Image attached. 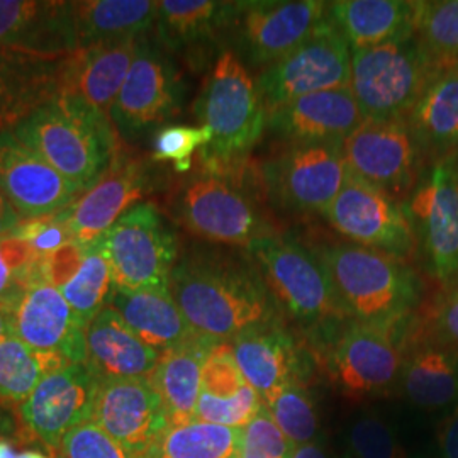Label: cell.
I'll return each mask as SVG.
<instances>
[{"label": "cell", "instance_id": "obj_1", "mask_svg": "<svg viewBox=\"0 0 458 458\" xmlns=\"http://www.w3.org/2000/svg\"><path fill=\"white\" fill-rule=\"evenodd\" d=\"M168 289L191 327L214 342H231L253 327L282 321L251 255L219 246L191 248L175 263Z\"/></svg>", "mask_w": 458, "mask_h": 458}, {"label": "cell", "instance_id": "obj_2", "mask_svg": "<svg viewBox=\"0 0 458 458\" xmlns=\"http://www.w3.org/2000/svg\"><path fill=\"white\" fill-rule=\"evenodd\" d=\"M348 318L369 327H404L421 306V282L408 263L355 243L314 250Z\"/></svg>", "mask_w": 458, "mask_h": 458}, {"label": "cell", "instance_id": "obj_3", "mask_svg": "<svg viewBox=\"0 0 458 458\" xmlns=\"http://www.w3.org/2000/svg\"><path fill=\"white\" fill-rule=\"evenodd\" d=\"M199 126L213 140L199 155L200 172L236 175L246 172L250 151L267 130V111L257 82L234 51H225L202 83L194 104Z\"/></svg>", "mask_w": 458, "mask_h": 458}, {"label": "cell", "instance_id": "obj_4", "mask_svg": "<svg viewBox=\"0 0 458 458\" xmlns=\"http://www.w3.org/2000/svg\"><path fill=\"white\" fill-rule=\"evenodd\" d=\"M81 192L94 187L121 153L109 115L73 98H51L13 130Z\"/></svg>", "mask_w": 458, "mask_h": 458}, {"label": "cell", "instance_id": "obj_5", "mask_svg": "<svg viewBox=\"0 0 458 458\" xmlns=\"http://www.w3.org/2000/svg\"><path fill=\"white\" fill-rule=\"evenodd\" d=\"M248 253L260 268L278 308L314 338L335 335L352 321L325 265L294 238L274 233L255 242Z\"/></svg>", "mask_w": 458, "mask_h": 458}, {"label": "cell", "instance_id": "obj_6", "mask_svg": "<svg viewBox=\"0 0 458 458\" xmlns=\"http://www.w3.org/2000/svg\"><path fill=\"white\" fill-rule=\"evenodd\" d=\"M440 70L414 36L353 49L350 90L363 121L408 119Z\"/></svg>", "mask_w": 458, "mask_h": 458}, {"label": "cell", "instance_id": "obj_7", "mask_svg": "<svg viewBox=\"0 0 458 458\" xmlns=\"http://www.w3.org/2000/svg\"><path fill=\"white\" fill-rule=\"evenodd\" d=\"M183 228L216 245L250 248L276 233L257 197L246 189L245 172L216 175L199 172L185 182L174 200Z\"/></svg>", "mask_w": 458, "mask_h": 458}, {"label": "cell", "instance_id": "obj_8", "mask_svg": "<svg viewBox=\"0 0 458 458\" xmlns=\"http://www.w3.org/2000/svg\"><path fill=\"white\" fill-rule=\"evenodd\" d=\"M411 323L387 329L348 321L340 327L321 353L335 389L357 404L397 393Z\"/></svg>", "mask_w": 458, "mask_h": 458}, {"label": "cell", "instance_id": "obj_9", "mask_svg": "<svg viewBox=\"0 0 458 458\" xmlns=\"http://www.w3.org/2000/svg\"><path fill=\"white\" fill-rule=\"evenodd\" d=\"M115 287L126 291H166L179 260L174 228L153 202H140L102 236Z\"/></svg>", "mask_w": 458, "mask_h": 458}, {"label": "cell", "instance_id": "obj_10", "mask_svg": "<svg viewBox=\"0 0 458 458\" xmlns=\"http://www.w3.org/2000/svg\"><path fill=\"white\" fill-rule=\"evenodd\" d=\"M428 270L446 291L458 289L457 157L433 164L425 181L403 202Z\"/></svg>", "mask_w": 458, "mask_h": 458}, {"label": "cell", "instance_id": "obj_11", "mask_svg": "<svg viewBox=\"0 0 458 458\" xmlns=\"http://www.w3.org/2000/svg\"><path fill=\"white\" fill-rule=\"evenodd\" d=\"M331 22L329 2H243L233 26L234 55L251 68H268Z\"/></svg>", "mask_w": 458, "mask_h": 458}, {"label": "cell", "instance_id": "obj_12", "mask_svg": "<svg viewBox=\"0 0 458 458\" xmlns=\"http://www.w3.org/2000/svg\"><path fill=\"white\" fill-rule=\"evenodd\" d=\"M98 380L87 363L65 365L45 377L16 410L19 440L53 457L66 435L92 421Z\"/></svg>", "mask_w": 458, "mask_h": 458}, {"label": "cell", "instance_id": "obj_13", "mask_svg": "<svg viewBox=\"0 0 458 458\" xmlns=\"http://www.w3.org/2000/svg\"><path fill=\"white\" fill-rule=\"evenodd\" d=\"M344 145L291 143L262 168L263 187L285 211L325 214L348 177Z\"/></svg>", "mask_w": 458, "mask_h": 458}, {"label": "cell", "instance_id": "obj_14", "mask_svg": "<svg viewBox=\"0 0 458 458\" xmlns=\"http://www.w3.org/2000/svg\"><path fill=\"white\" fill-rule=\"evenodd\" d=\"M183 81L181 70L157 39L143 38L128 77L115 98L109 117L117 134L134 138L162 128L181 113Z\"/></svg>", "mask_w": 458, "mask_h": 458}, {"label": "cell", "instance_id": "obj_15", "mask_svg": "<svg viewBox=\"0 0 458 458\" xmlns=\"http://www.w3.org/2000/svg\"><path fill=\"white\" fill-rule=\"evenodd\" d=\"M352 51L333 21L304 45L260 72L257 89L267 114L323 90L350 87Z\"/></svg>", "mask_w": 458, "mask_h": 458}, {"label": "cell", "instance_id": "obj_16", "mask_svg": "<svg viewBox=\"0 0 458 458\" xmlns=\"http://www.w3.org/2000/svg\"><path fill=\"white\" fill-rule=\"evenodd\" d=\"M329 226L355 245L408 260L416 250L414 231L403 204L348 172L344 189L323 214Z\"/></svg>", "mask_w": 458, "mask_h": 458}, {"label": "cell", "instance_id": "obj_17", "mask_svg": "<svg viewBox=\"0 0 458 458\" xmlns=\"http://www.w3.org/2000/svg\"><path fill=\"white\" fill-rule=\"evenodd\" d=\"M342 149L350 174L395 200L416 189L421 153L408 119L363 121Z\"/></svg>", "mask_w": 458, "mask_h": 458}, {"label": "cell", "instance_id": "obj_18", "mask_svg": "<svg viewBox=\"0 0 458 458\" xmlns=\"http://www.w3.org/2000/svg\"><path fill=\"white\" fill-rule=\"evenodd\" d=\"M151 183L148 162L121 149L102 179L56 216L68 226L75 243L90 245L113 228L123 214L140 204Z\"/></svg>", "mask_w": 458, "mask_h": 458}, {"label": "cell", "instance_id": "obj_19", "mask_svg": "<svg viewBox=\"0 0 458 458\" xmlns=\"http://www.w3.org/2000/svg\"><path fill=\"white\" fill-rule=\"evenodd\" d=\"M92 421L132 458H143L172 425L149 378L102 380Z\"/></svg>", "mask_w": 458, "mask_h": 458}, {"label": "cell", "instance_id": "obj_20", "mask_svg": "<svg viewBox=\"0 0 458 458\" xmlns=\"http://www.w3.org/2000/svg\"><path fill=\"white\" fill-rule=\"evenodd\" d=\"M0 191L22 219L62 213L82 194L14 131H0Z\"/></svg>", "mask_w": 458, "mask_h": 458}, {"label": "cell", "instance_id": "obj_21", "mask_svg": "<svg viewBox=\"0 0 458 458\" xmlns=\"http://www.w3.org/2000/svg\"><path fill=\"white\" fill-rule=\"evenodd\" d=\"M13 335L36 352L68 363H85V327L60 289L41 284L26 291L13 310Z\"/></svg>", "mask_w": 458, "mask_h": 458}, {"label": "cell", "instance_id": "obj_22", "mask_svg": "<svg viewBox=\"0 0 458 458\" xmlns=\"http://www.w3.org/2000/svg\"><path fill=\"white\" fill-rule=\"evenodd\" d=\"M363 123L350 87L295 98L267 114V130L291 143L344 145Z\"/></svg>", "mask_w": 458, "mask_h": 458}, {"label": "cell", "instance_id": "obj_23", "mask_svg": "<svg viewBox=\"0 0 458 458\" xmlns=\"http://www.w3.org/2000/svg\"><path fill=\"white\" fill-rule=\"evenodd\" d=\"M141 39L79 48L64 56L58 72V96L109 115Z\"/></svg>", "mask_w": 458, "mask_h": 458}, {"label": "cell", "instance_id": "obj_24", "mask_svg": "<svg viewBox=\"0 0 458 458\" xmlns=\"http://www.w3.org/2000/svg\"><path fill=\"white\" fill-rule=\"evenodd\" d=\"M414 319L404 338L397 393L414 408L448 412L458 406V352L428 336Z\"/></svg>", "mask_w": 458, "mask_h": 458}, {"label": "cell", "instance_id": "obj_25", "mask_svg": "<svg viewBox=\"0 0 458 458\" xmlns=\"http://www.w3.org/2000/svg\"><path fill=\"white\" fill-rule=\"evenodd\" d=\"M0 48L47 58L77 49L72 2L0 0Z\"/></svg>", "mask_w": 458, "mask_h": 458}, {"label": "cell", "instance_id": "obj_26", "mask_svg": "<svg viewBox=\"0 0 458 458\" xmlns=\"http://www.w3.org/2000/svg\"><path fill=\"white\" fill-rule=\"evenodd\" d=\"M243 2L162 0L155 22L157 43L170 55H183L192 64L231 33Z\"/></svg>", "mask_w": 458, "mask_h": 458}, {"label": "cell", "instance_id": "obj_27", "mask_svg": "<svg viewBox=\"0 0 458 458\" xmlns=\"http://www.w3.org/2000/svg\"><path fill=\"white\" fill-rule=\"evenodd\" d=\"M231 350L248 384L263 403L293 380H304L301 348L282 321L233 338Z\"/></svg>", "mask_w": 458, "mask_h": 458}, {"label": "cell", "instance_id": "obj_28", "mask_svg": "<svg viewBox=\"0 0 458 458\" xmlns=\"http://www.w3.org/2000/svg\"><path fill=\"white\" fill-rule=\"evenodd\" d=\"M160 355L141 342L111 306L85 327V363L100 382L149 378Z\"/></svg>", "mask_w": 458, "mask_h": 458}, {"label": "cell", "instance_id": "obj_29", "mask_svg": "<svg viewBox=\"0 0 458 458\" xmlns=\"http://www.w3.org/2000/svg\"><path fill=\"white\" fill-rule=\"evenodd\" d=\"M262 408V397L242 374L229 342L214 344L202 369L194 421L243 428Z\"/></svg>", "mask_w": 458, "mask_h": 458}, {"label": "cell", "instance_id": "obj_30", "mask_svg": "<svg viewBox=\"0 0 458 458\" xmlns=\"http://www.w3.org/2000/svg\"><path fill=\"white\" fill-rule=\"evenodd\" d=\"M62 60L0 48V131H13L58 96Z\"/></svg>", "mask_w": 458, "mask_h": 458}, {"label": "cell", "instance_id": "obj_31", "mask_svg": "<svg viewBox=\"0 0 458 458\" xmlns=\"http://www.w3.org/2000/svg\"><path fill=\"white\" fill-rule=\"evenodd\" d=\"M421 158H458V62L442 66L408 115Z\"/></svg>", "mask_w": 458, "mask_h": 458}, {"label": "cell", "instance_id": "obj_32", "mask_svg": "<svg viewBox=\"0 0 458 458\" xmlns=\"http://www.w3.org/2000/svg\"><path fill=\"white\" fill-rule=\"evenodd\" d=\"M416 4L406 0L329 2V17L350 51L380 47L414 36Z\"/></svg>", "mask_w": 458, "mask_h": 458}, {"label": "cell", "instance_id": "obj_33", "mask_svg": "<svg viewBox=\"0 0 458 458\" xmlns=\"http://www.w3.org/2000/svg\"><path fill=\"white\" fill-rule=\"evenodd\" d=\"M109 306L141 342L160 353L199 336L183 318L170 289L126 291L115 287Z\"/></svg>", "mask_w": 458, "mask_h": 458}, {"label": "cell", "instance_id": "obj_34", "mask_svg": "<svg viewBox=\"0 0 458 458\" xmlns=\"http://www.w3.org/2000/svg\"><path fill=\"white\" fill-rule=\"evenodd\" d=\"M77 49L147 38L155 30L158 2L82 0L72 2Z\"/></svg>", "mask_w": 458, "mask_h": 458}, {"label": "cell", "instance_id": "obj_35", "mask_svg": "<svg viewBox=\"0 0 458 458\" xmlns=\"http://www.w3.org/2000/svg\"><path fill=\"white\" fill-rule=\"evenodd\" d=\"M216 344L219 342L196 336L191 342L170 348L160 355L149 382L162 397L172 425L194 421L202 369Z\"/></svg>", "mask_w": 458, "mask_h": 458}, {"label": "cell", "instance_id": "obj_36", "mask_svg": "<svg viewBox=\"0 0 458 458\" xmlns=\"http://www.w3.org/2000/svg\"><path fill=\"white\" fill-rule=\"evenodd\" d=\"M72 365L55 353L36 352L16 336L0 344V404L17 410L45 377Z\"/></svg>", "mask_w": 458, "mask_h": 458}, {"label": "cell", "instance_id": "obj_37", "mask_svg": "<svg viewBox=\"0 0 458 458\" xmlns=\"http://www.w3.org/2000/svg\"><path fill=\"white\" fill-rule=\"evenodd\" d=\"M115 282L102 238L83 246V259L75 276L60 287L66 302L83 327L111 304Z\"/></svg>", "mask_w": 458, "mask_h": 458}, {"label": "cell", "instance_id": "obj_38", "mask_svg": "<svg viewBox=\"0 0 458 458\" xmlns=\"http://www.w3.org/2000/svg\"><path fill=\"white\" fill-rule=\"evenodd\" d=\"M240 431L204 421L170 425L143 458H234Z\"/></svg>", "mask_w": 458, "mask_h": 458}, {"label": "cell", "instance_id": "obj_39", "mask_svg": "<svg viewBox=\"0 0 458 458\" xmlns=\"http://www.w3.org/2000/svg\"><path fill=\"white\" fill-rule=\"evenodd\" d=\"M344 458H414L399 428L382 411L353 414L344 431Z\"/></svg>", "mask_w": 458, "mask_h": 458}, {"label": "cell", "instance_id": "obj_40", "mask_svg": "<svg viewBox=\"0 0 458 458\" xmlns=\"http://www.w3.org/2000/svg\"><path fill=\"white\" fill-rule=\"evenodd\" d=\"M414 38L437 65L458 62V0L414 2Z\"/></svg>", "mask_w": 458, "mask_h": 458}, {"label": "cell", "instance_id": "obj_41", "mask_svg": "<svg viewBox=\"0 0 458 458\" xmlns=\"http://www.w3.org/2000/svg\"><path fill=\"white\" fill-rule=\"evenodd\" d=\"M263 404L295 446L323 438L319 412L304 380L289 382Z\"/></svg>", "mask_w": 458, "mask_h": 458}, {"label": "cell", "instance_id": "obj_42", "mask_svg": "<svg viewBox=\"0 0 458 458\" xmlns=\"http://www.w3.org/2000/svg\"><path fill=\"white\" fill-rule=\"evenodd\" d=\"M39 255L28 242L0 238V306L13 311L31 287L41 285L38 272Z\"/></svg>", "mask_w": 458, "mask_h": 458}, {"label": "cell", "instance_id": "obj_43", "mask_svg": "<svg viewBox=\"0 0 458 458\" xmlns=\"http://www.w3.org/2000/svg\"><path fill=\"white\" fill-rule=\"evenodd\" d=\"M211 140L213 132L206 126H162L153 134L151 160L168 162L181 174L189 172L192 168L194 155L208 147Z\"/></svg>", "mask_w": 458, "mask_h": 458}, {"label": "cell", "instance_id": "obj_44", "mask_svg": "<svg viewBox=\"0 0 458 458\" xmlns=\"http://www.w3.org/2000/svg\"><path fill=\"white\" fill-rule=\"evenodd\" d=\"M295 445L291 442L263 404L259 414L242 428L234 458H293Z\"/></svg>", "mask_w": 458, "mask_h": 458}, {"label": "cell", "instance_id": "obj_45", "mask_svg": "<svg viewBox=\"0 0 458 458\" xmlns=\"http://www.w3.org/2000/svg\"><path fill=\"white\" fill-rule=\"evenodd\" d=\"M55 458H132L96 421L73 428L60 445Z\"/></svg>", "mask_w": 458, "mask_h": 458}, {"label": "cell", "instance_id": "obj_46", "mask_svg": "<svg viewBox=\"0 0 458 458\" xmlns=\"http://www.w3.org/2000/svg\"><path fill=\"white\" fill-rule=\"evenodd\" d=\"M414 323L428 336L458 352V289L448 291L425 314H416Z\"/></svg>", "mask_w": 458, "mask_h": 458}, {"label": "cell", "instance_id": "obj_47", "mask_svg": "<svg viewBox=\"0 0 458 458\" xmlns=\"http://www.w3.org/2000/svg\"><path fill=\"white\" fill-rule=\"evenodd\" d=\"M13 236L28 242L39 257L51 255L68 243H73L70 229L56 214L24 219Z\"/></svg>", "mask_w": 458, "mask_h": 458}, {"label": "cell", "instance_id": "obj_48", "mask_svg": "<svg viewBox=\"0 0 458 458\" xmlns=\"http://www.w3.org/2000/svg\"><path fill=\"white\" fill-rule=\"evenodd\" d=\"M83 259V246L68 243L58 251L39 257V274L43 284L60 289L75 276Z\"/></svg>", "mask_w": 458, "mask_h": 458}, {"label": "cell", "instance_id": "obj_49", "mask_svg": "<svg viewBox=\"0 0 458 458\" xmlns=\"http://www.w3.org/2000/svg\"><path fill=\"white\" fill-rule=\"evenodd\" d=\"M437 442L440 458H458V406L448 411L440 421Z\"/></svg>", "mask_w": 458, "mask_h": 458}, {"label": "cell", "instance_id": "obj_50", "mask_svg": "<svg viewBox=\"0 0 458 458\" xmlns=\"http://www.w3.org/2000/svg\"><path fill=\"white\" fill-rule=\"evenodd\" d=\"M22 217L19 216L9 199L0 191V238L13 236L17 228L22 225Z\"/></svg>", "mask_w": 458, "mask_h": 458}, {"label": "cell", "instance_id": "obj_51", "mask_svg": "<svg viewBox=\"0 0 458 458\" xmlns=\"http://www.w3.org/2000/svg\"><path fill=\"white\" fill-rule=\"evenodd\" d=\"M293 458H344V455H338L336 452H333L327 446V443L323 442V438H319L316 442L295 446Z\"/></svg>", "mask_w": 458, "mask_h": 458}, {"label": "cell", "instance_id": "obj_52", "mask_svg": "<svg viewBox=\"0 0 458 458\" xmlns=\"http://www.w3.org/2000/svg\"><path fill=\"white\" fill-rule=\"evenodd\" d=\"M0 437L19 438V423L16 412L0 404Z\"/></svg>", "mask_w": 458, "mask_h": 458}, {"label": "cell", "instance_id": "obj_53", "mask_svg": "<svg viewBox=\"0 0 458 458\" xmlns=\"http://www.w3.org/2000/svg\"><path fill=\"white\" fill-rule=\"evenodd\" d=\"M13 335V311L0 306V344Z\"/></svg>", "mask_w": 458, "mask_h": 458}, {"label": "cell", "instance_id": "obj_54", "mask_svg": "<svg viewBox=\"0 0 458 458\" xmlns=\"http://www.w3.org/2000/svg\"><path fill=\"white\" fill-rule=\"evenodd\" d=\"M21 440L14 437H0V458H17V445Z\"/></svg>", "mask_w": 458, "mask_h": 458}, {"label": "cell", "instance_id": "obj_55", "mask_svg": "<svg viewBox=\"0 0 458 458\" xmlns=\"http://www.w3.org/2000/svg\"><path fill=\"white\" fill-rule=\"evenodd\" d=\"M17 458H55L47 450L39 448V446H33V448H26L22 452L17 454Z\"/></svg>", "mask_w": 458, "mask_h": 458}, {"label": "cell", "instance_id": "obj_56", "mask_svg": "<svg viewBox=\"0 0 458 458\" xmlns=\"http://www.w3.org/2000/svg\"><path fill=\"white\" fill-rule=\"evenodd\" d=\"M457 165H458V158H457Z\"/></svg>", "mask_w": 458, "mask_h": 458}]
</instances>
